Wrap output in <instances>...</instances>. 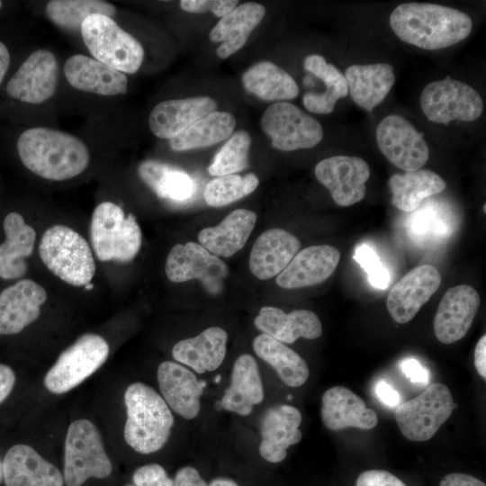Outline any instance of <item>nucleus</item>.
Returning a JSON list of instances; mask_svg holds the SVG:
<instances>
[{"label": "nucleus", "mask_w": 486, "mask_h": 486, "mask_svg": "<svg viewBox=\"0 0 486 486\" xmlns=\"http://www.w3.org/2000/svg\"><path fill=\"white\" fill-rule=\"evenodd\" d=\"M439 486H486L483 482L476 477L459 472H453L445 475L440 482Z\"/></svg>", "instance_id": "obj_50"}, {"label": "nucleus", "mask_w": 486, "mask_h": 486, "mask_svg": "<svg viewBox=\"0 0 486 486\" xmlns=\"http://www.w3.org/2000/svg\"><path fill=\"white\" fill-rule=\"evenodd\" d=\"M138 173L158 197L170 202L184 203L196 192V184L186 172L163 162L143 161Z\"/></svg>", "instance_id": "obj_34"}, {"label": "nucleus", "mask_w": 486, "mask_h": 486, "mask_svg": "<svg viewBox=\"0 0 486 486\" xmlns=\"http://www.w3.org/2000/svg\"><path fill=\"white\" fill-rule=\"evenodd\" d=\"M356 486H407L400 479L385 470H367L357 477Z\"/></svg>", "instance_id": "obj_46"}, {"label": "nucleus", "mask_w": 486, "mask_h": 486, "mask_svg": "<svg viewBox=\"0 0 486 486\" xmlns=\"http://www.w3.org/2000/svg\"><path fill=\"white\" fill-rule=\"evenodd\" d=\"M90 238L96 257L102 262H130L142 244L140 227L132 214L126 215L112 202L95 206L90 223Z\"/></svg>", "instance_id": "obj_5"}, {"label": "nucleus", "mask_w": 486, "mask_h": 486, "mask_svg": "<svg viewBox=\"0 0 486 486\" xmlns=\"http://www.w3.org/2000/svg\"><path fill=\"white\" fill-rule=\"evenodd\" d=\"M354 259L365 271L372 286L378 289H386L388 287L391 282L390 274L370 246L363 244L357 247L354 254Z\"/></svg>", "instance_id": "obj_43"}, {"label": "nucleus", "mask_w": 486, "mask_h": 486, "mask_svg": "<svg viewBox=\"0 0 486 486\" xmlns=\"http://www.w3.org/2000/svg\"><path fill=\"white\" fill-rule=\"evenodd\" d=\"M208 486H238L236 482L228 478H216Z\"/></svg>", "instance_id": "obj_55"}, {"label": "nucleus", "mask_w": 486, "mask_h": 486, "mask_svg": "<svg viewBox=\"0 0 486 486\" xmlns=\"http://www.w3.org/2000/svg\"><path fill=\"white\" fill-rule=\"evenodd\" d=\"M5 486H63L58 469L32 447L15 445L8 449L3 461Z\"/></svg>", "instance_id": "obj_23"}, {"label": "nucleus", "mask_w": 486, "mask_h": 486, "mask_svg": "<svg viewBox=\"0 0 486 486\" xmlns=\"http://www.w3.org/2000/svg\"><path fill=\"white\" fill-rule=\"evenodd\" d=\"M251 138L248 131L238 130L215 155L208 167L210 175L222 176L242 171L248 166V154Z\"/></svg>", "instance_id": "obj_42"}, {"label": "nucleus", "mask_w": 486, "mask_h": 486, "mask_svg": "<svg viewBox=\"0 0 486 486\" xmlns=\"http://www.w3.org/2000/svg\"><path fill=\"white\" fill-rule=\"evenodd\" d=\"M256 221V214L247 209H237L214 227L202 230L200 245L216 256L229 257L246 244Z\"/></svg>", "instance_id": "obj_30"}, {"label": "nucleus", "mask_w": 486, "mask_h": 486, "mask_svg": "<svg viewBox=\"0 0 486 486\" xmlns=\"http://www.w3.org/2000/svg\"><path fill=\"white\" fill-rule=\"evenodd\" d=\"M112 470L96 427L86 419L72 422L65 441V484L81 486L89 478H107Z\"/></svg>", "instance_id": "obj_7"}, {"label": "nucleus", "mask_w": 486, "mask_h": 486, "mask_svg": "<svg viewBox=\"0 0 486 486\" xmlns=\"http://www.w3.org/2000/svg\"><path fill=\"white\" fill-rule=\"evenodd\" d=\"M3 479H4L3 462L0 460V483H1Z\"/></svg>", "instance_id": "obj_56"}, {"label": "nucleus", "mask_w": 486, "mask_h": 486, "mask_svg": "<svg viewBox=\"0 0 486 486\" xmlns=\"http://www.w3.org/2000/svg\"><path fill=\"white\" fill-rule=\"evenodd\" d=\"M261 127L270 137L272 146L281 151L311 148L323 139L320 123L287 102L268 106L261 117Z\"/></svg>", "instance_id": "obj_11"}, {"label": "nucleus", "mask_w": 486, "mask_h": 486, "mask_svg": "<svg viewBox=\"0 0 486 486\" xmlns=\"http://www.w3.org/2000/svg\"><path fill=\"white\" fill-rule=\"evenodd\" d=\"M299 410L291 405H277L269 408L260 422L262 441L260 455L267 462L276 464L287 455V449L302 439L299 427L302 423Z\"/></svg>", "instance_id": "obj_20"}, {"label": "nucleus", "mask_w": 486, "mask_h": 486, "mask_svg": "<svg viewBox=\"0 0 486 486\" xmlns=\"http://www.w3.org/2000/svg\"><path fill=\"white\" fill-rule=\"evenodd\" d=\"M3 227L5 238L0 244V278H21L27 272L25 259L34 249L35 230L16 212H9L5 216Z\"/></svg>", "instance_id": "obj_28"}, {"label": "nucleus", "mask_w": 486, "mask_h": 486, "mask_svg": "<svg viewBox=\"0 0 486 486\" xmlns=\"http://www.w3.org/2000/svg\"><path fill=\"white\" fill-rule=\"evenodd\" d=\"M265 14V6L248 2L221 17L210 32L212 42L221 43L216 50L217 55L226 58L241 49Z\"/></svg>", "instance_id": "obj_29"}, {"label": "nucleus", "mask_w": 486, "mask_h": 486, "mask_svg": "<svg viewBox=\"0 0 486 486\" xmlns=\"http://www.w3.org/2000/svg\"><path fill=\"white\" fill-rule=\"evenodd\" d=\"M235 126L236 119L231 113L215 111L169 140V146L176 151L209 147L229 138Z\"/></svg>", "instance_id": "obj_39"}, {"label": "nucleus", "mask_w": 486, "mask_h": 486, "mask_svg": "<svg viewBox=\"0 0 486 486\" xmlns=\"http://www.w3.org/2000/svg\"><path fill=\"white\" fill-rule=\"evenodd\" d=\"M301 242L289 231L273 228L256 240L249 256V269L260 280L277 276L300 251Z\"/></svg>", "instance_id": "obj_24"}, {"label": "nucleus", "mask_w": 486, "mask_h": 486, "mask_svg": "<svg viewBox=\"0 0 486 486\" xmlns=\"http://www.w3.org/2000/svg\"><path fill=\"white\" fill-rule=\"evenodd\" d=\"M44 266L58 278L74 286L88 285L96 272L86 239L72 228L56 224L47 229L39 245Z\"/></svg>", "instance_id": "obj_4"}, {"label": "nucleus", "mask_w": 486, "mask_h": 486, "mask_svg": "<svg viewBox=\"0 0 486 486\" xmlns=\"http://www.w3.org/2000/svg\"><path fill=\"white\" fill-rule=\"evenodd\" d=\"M109 352L107 341L100 335L80 336L48 371L44 378L46 388L56 394L72 390L100 368Z\"/></svg>", "instance_id": "obj_9"}, {"label": "nucleus", "mask_w": 486, "mask_h": 486, "mask_svg": "<svg viewBox=\"0 0 486 486\" xmlns=\"http://www.w3.org/2000/svg\"><path fill=\"white\" fill-rule=\"evenodd\" d=\"M255 353L268 363L281 381L290 387H299L306 382L310 370L305 360L284 343L260 334L253 340Z\"/></svg>", "instance_id": "obj_38"}, {"label": "nucleus", "mask_w": 486, "mask_h": 486, "mask_svg": "<svg viewBox=\"0 0 486 486\" xmlns=\"http://www.w3.org/2000/svg\"><path fill=\"white\" fill-rule=\"evenodd\" d=\"M58 71L54 53L39 49L31 53L13 75L6 85V92L22 103L42 104L55 94Z\"/></svg>", "instance_id": "obj_14"}, {"label": "nucleus", "mask_w": 486, "mask_h": 486, "mask_svg": "<svg viewBox=\"0 0 486 486\" xmlns=\"http://www.w3.org/2000/svg\"><path fill=\"white\" fill-rule=\"evenodd\" d=\"M420 105L429 121L443 124L452 121L473 122L483 111L482 99L478 92L449 76L425 86L420 95Z\"/></svg>", "instance_id": "obj_10"}, {"label": "nucleus", "mask_w": 486, "mask_h": 486, "mask_svg": "<svg viewBox=\"0 0 486 486\" xmlns=\"http://www.w3.org/2000/svg\"><path fill=\"white\" fill-rule=\"evenodd\" d=\"M80 32L94 59L125 75L140 69L144 58L143 47L112 17L90 14L84 20Z\"/></svg>", "instance_id": "obj_6"}, {"label": "nucleus", "mask_w": 486, "mask_h": 486, "mask_svg": "<svg viewBox=\"0 0 486 486\" xmlns=\"http://www.w3.org/2000/svg\"><path fill=\"white\" fill-rule=\"evenodd\" d=\"M15 383V374L7 364H0V404L10 395Z\"/></svg>", "instance_id": "obj_52"}, {"label": "nucleus", "mask_w": 486, "mask_h": 486, "mask_svg": "<svg viewBox=\"0 0 486 486\" xmlns=\"http://www.w3.org/2000/svg\"><path fill=\"white\" fill-rule=\"evenodd\" d=\"M321 419L330 430L346 428L372 429L378 423L376 413L356 393L343 386L327 390L321 400Z\"/></svg>", "instance_id": "obj_26"}, {"label": "nucleus", "mask_w": 486, "mask_h": 486, "mask_svg": "<svg viewBox=\"0 0 486 486\" xmlns=\"http://www.w3.org/2000/svg\"><path fill=\"white\" fill-rule=\"evenodd\" d=\"M158 382L164 400L175 412L186 419L198 415L204 382H199L190 370L171 361L159 364Z\"/></svg>", "instance_id": "obj_25"}, {"label": "nucleus", "mask_w": 486, "mask_h": 486, "mask_svg": "<svg viewBox=\"0 0 486 486\" xmlns=\"http://www.w3.org/2000/svg\"><path fill=\"white\" fill-rule=\"evenodd\" d=\"M474 365L478 374L486 379V336L483 335L475 346Z\"/></svg>", "instance_id": "obj_53"}, {"label": "nucleus", "mask_w": 486, "mask_h": 486, "mask_svg": "<svg viewBox=\"0 0 486 486\" xmlns=\"http://www.w3.org/2000/svg\"><path fill=\"white\" fill-rule=\"evenodd\" d=\"M174 486H208L199 472L191 466L181 468L176 474Z\"/></svg>", "instance_id": "obj_49"}, {"label": "nucleus", "mask_w": 486, "mask_h": 486, "mask_svg": "<svg viewBox=\"0 0 486 486\" xmlns=\"http://www.w3.org/2000/svg\"><path fill=\"white\" fill-rule=\"evenodd\" d=\"M126 443L140 454L158 451L166 443L174 417L164 399L150 386L134 382L124 394Z\"/></svg>", "instance_id": "obj_3"}, {"label": "nucleus", "mask_w": 486, "mask_h": 486, "mask_svg": "<svg viewBox=\"0 0 486 486\" xmlns=\"http://www.w3.org/2000/svg\"><path fill=\"white\" fill-rule=\"evenodd\" d=\"M133 484L127 486H174L165 469L158 464L139 467L132 476Z\"/></svg>", "instance_id": "obj_44"}, {"label": "nucleus", "mask_w": 486, "mask_h": 486, "mask_svg": "<svg viewBox=\"0 0 486 486\" xmlns=\"http://www.w3.org/2000/svg\"><path fill=\"white\" fill-rule=\"evenodd\" d=\"M48 18L59 28L66 31H80L84 20L93 14L112 17L115 6L100 0H51L46 4Z\"/></svg>", "instance_id": "obj_40"}, {"label": "nucleus", "mask_w": 486, "mask_h": 486, "mask_svg": "<svg viewBox=\"0 0 486 486\" xmlns=\"http://www.w3.org/2000/svg\"><path fill=\"white\" fill-rule=\"evenodd\" d=\"M441 284L439 271L431 265H421L400 278L386 300L392 318L400 324L410 321L428 302Z\"/></svg>", "instance_id": "obj_16"}, {"label": "nucleus", "mask_w": 486, "mask_h": 486, "mask_svg": "<svg viewBox=\"0 0 486 486\" xmlns=\"http://www.w3.org/2000/svg\"><path fill=\"white\" fill-rule=\"evenodd\" d=\"M455 408L447 386L436 382L421 394L397 406L395 420L401 434L411 441L434 436Z\"/></svg>", "instance_id": "obj_8"}, {"label": "nucleus", "mask_w": 486, "mask_h": 486, "mask_svg": "<svg viewBox=\"0 0 486 486\" xmlns=\"http://www.w3.org/2000/svg\"><path fill=\"white\" fill-rule=\"evenodd\" d=\"M415 213L411 223H410V229L412 232L420 236L427 233L435 232L439 234L442 232L439 230V226L443 225V221H440L443 220L439 219V215L435 212H425L424 211L419 212L418 214L417 212ZM443 235L444 237L446 236L445 233Z\"/></svg>", "instance_id": "obj_47"}, {"label": "nucleus", "mask_w": 486, "mask_h": 486, "mask_svg": "<svg viewBox=\"0 0 486 486\" xmlns=\"http://www.w3.org/2000/svg\"><path fill=\"white\" fill-rule=\"evenodd\" d=\"M339 259V250L332 246L308 247L294 256L276 276L275 282L284 289H298L319 284L334 273Z\"/></svg>", "instance_id": "obj_19"}, {"label": "nucleus", "mask_w": 486, "mask_h": 486, "mask_svg": "<svg viewBox=\"0 0 486 486\" xmlns=\"http://www.w3.org/2000/svg\"><path fill=\"white\" fill-rule=\"evenodd\" d=\"M344 76L351 98L366 111L381 104L395 82L393 67L387 63L352 65Z\"/></svg>", "instance_id": "obj_32"}, {"label": "nucleus", "mask_w": 486, "mask_h": 486, "mask_svg": "<svg viewBox=\"0 0 486 486\" xmlns=\"http://www.w3.org/2000/svg\"><path fill=\"white\" fill-rule=\"evenodd\" d=\"M263 399V384L256 360L248 354L239 356L234 363L230 384L220 402V407L248 416L253 406L261 403Z\"/></svg>", "instance_id": "obj_31"}, {"label": "nucleus", "mask_w": 486, "mask_h": 486, "mask_svg": "<svg viewBox=\"0 0 486 486\" xmlns=\"http://www.w3.org/2000/svg\"><path fill=\"white\" fill-rule=\"evenodd\" d=\"M388 184L392 205L406 212L415 211L426 198L443 192L446 187L440 176L428 169L394 174Z\"/></svg>", "instance_id": "obj_35"}, {"label": "nucleus", "mask_w": 486, "mask_h": 486, "mask_svg": "<svg viewBox=\"0 0 486 486\" xmlns=\"http://www.w3.org/2000/svg\"><path fill=\"white\" fill-rule=\"evenodd\" d=\"M46 290L31 279H21L0 292V335L20 333L34 322L47 301Z\"/></svg>", "instance_id": "obj_18"}, {"label": "nucleus", "mask_w": 486, "mask_h": 486, "mask_svg": "<svg viewBox=\"0 0 486 486\" xmlns=\"http://www.w3.org/2000/svg\"><path fill=\"white\" fill-rule=\"evenodd\" d=\"M68 84L80 91L103 96L124 94L128 91L126 75L83 54L69 57L63 66Z\"/></svg>", "instance_id": "obj_21"}, {"label": "nucleus", "mask_w": 486, "mask_h": 486, "mask_svg": "<svg viewBox=\"0 0 486 486\" xmlns=\"http://www.w3.org/2000/svg\"><path fill=\"white\" fill-rule=\"evenodd\" d=\"M304 68L323 81V93L308 92L302 97L304 107L319 114L330 113L338 99L347 95L348 88L344 75L332 64L328 63L319 54L307 56L303 60Z\"/></svg>", "instance_id": "obj_37"}, {"label": "nucleus", "mask_w": 486, "mask_h": 486, "mask_svg": "<svg viewBox=\"0 0 486 486\" xmlns=\"http://www.w3.org/2000/svg\"><path fill=\"white\" fill-rule=\"evenodd\" d=\"M23 166L50 181H66L81 175L90 162L86 145L77 137L55 129L32 127L17 140Z\"/></svg>", "instance_id": "obj_1"}, {"label": "nucleus", "mask_w": 486, "mask_h": 486, "mask_svg": "<svg viewBox=\"0 0 486 486\" xmlns=\"http://www.w3.org/2000/svg\"><path fill=\"white\" fill-rule=\"evenodd\" d=\"M165 272L173 283H183L193 279L202 282L212 294H218L228 275L227 265L195 242L176 244L169 251Z\"/></svg>", "instance_id": "obj_13"}, {"label": "nucleus", "mask_w": 486, "mask_h": 486, "mask_svg": "<svg viewBox=\"0 0 486 486\" xmlns=\"http://www.w3.org/2000/svg\"><path fill=\"white\" fill-rule=\"evenodd\" d=\"M258 184V177L253 173L218 176L206 184L203 198L212 207H222L248 196Z\"/></svg>", "instance_id": "obj_41"}, {"label": "nucleus", "mask_w": 486, "mask_h": 486, "mask_svg": "<svg viewBox=\"0 0 486 486\" xmlns=\"http://www.w3.org/2000/svg\"><path fill=\"white\" fill-rule=\"evenodd\" d=\"M480 303V295L471 285L450 287L443 295L434 318L436 338L443 344L462 339L470 329Z\"/></svg>", "instance_id": "obj_17"}, {"label": "nucleus", "mask_w": 486, "mask_h": 486, "mask_svg": "<svg viewBox=\"0 0 486 486\" xmlns=\"http://www.w3.org/2000/svg\"><path fill=\"white\" fill-rule=\"evenodd\" d=\"M374 391L377 397L383 404L389 407H397L400 405V394L385 381H378L375 383Z\"/></svg>", "instance_id": "obj_51"}, {"label": "nucleus", "mask_w": 486, "mask_h": 486, "mask_svg": "<svg viewBox=\"0 0 486 486\" xmlns=\"http://www.w3.org/2000/svg\"><path fill=\"white\" fill-rule=\"evenodd\" d=\"M389 21L402 41L428 50L454 45L466 39L472 29L467 14L428 3L400 4L392 12Z\"/></svg>", "instance_id": "obj_2"}, {"label": "nucleus", "mask_w": 486, "mask_h": 486, "mask_svg": "<svg viewBox=\"0 0 486 486\" xmlns=\"http://www.w3.org/2000/svg\"><path fill=\"white\" fill-rule=\"evenodd\" d=\"M375 135L382 155L405 172L418 170L428 160L429 148L423 133L400 115L391 114L383 118Z\"/></svg>", "instance_id": "obj_12"}, {"label": "nucleus", "mask_w": 486, "mask_h": 486, "mask_svg": "<svg viewBox=\"0 0 486 486\" xmlns=\"http://www.w3.org/2000/svg\"><path fill=\"white\" fill-rule=\"evenodd\" d=\"M245 88L264 101H284L295 98L299 87L285 70L264 60L255 63L242 75Z\"/></svg>", "instance_id": "obj_36"}, {"label": "nucleus", "mask_w": 486, "mask_h": 486, "mask_svg": "<svg viewBox=\"0 0 486 486\" xmlns=\"http://www.w3.org/2000/svg\"><path fill=\"white\" fill-rule=\"evenodd\" d=\"M227 332L219 327H211L194 338L177 342L173 349V357L197 374L215 371L226 356Z\"/></svg>", "instance_id": "obj_33"}, {"label": "nucleus", "mask_w": 486, "mask_h": 486, "mask_svg": "<svg viewBox=\"0 0 486 486\" xmlns=\"http://www.w3.org/2000/svg\"><path fill=\"white\" fill-rule=\"evenodd\" d=\"M404 375L413 383L427 385L430 380L429 371L415 358H405L400 362Z\"/></svg>", "instance_id": "obj_48"}, {"label": "nucleus", "mask_w": 486, "mask_h": 486, "mask_svg": "<svg viewBox=\"0 0 486 486\" xmlns=\"http://www.w3.org/2000/svg\"><path fill=\"white\" fill-rule=\"evenodd\" d=\"M2 6H3V3L2 1H0V9L2 8Z\"/></svg>", "instance_id": "obj_57"}, {"label": "nucleus", "mask_w": 486, "mask_h": 486, "mask_svg": "<svg viewBox=\"0 0 486 486\" xmlns=\"http://www.w3.org/2000/svg\"><path fill=\"white\" fill-rule=\"evenodd\" d=\"M314 172L339 206H351L365 196L370 168L359 157L341 155L325 158L316 165Z\"/></svg>", "instance_id": "obj_15"}, {"label": "nucleus", "mask_w": 486, "mask_h": 486, "mask_svg": "<svg viewBox=\"0 0 486 486\" xmlns=\"http://www.w3.org/2000/svg\"><path fill=\"white\" fill-rule=\"evenodd\" d=\"M256 327L282 343H293L299 338L315 339L322 334V325L317 316L309 310H295L285 313L276 307L261 308L255 318Z\"/></svg>", "instance_id": "obj_27"}, {"label": "nucleus", "mask_w": 486, "mask_h": 486, "mask_svg": "<svg viewBox=\"0 0 486 486\" xmlns=\"http://www.w3.org/2000/svg\"><path fill=\"white\" fill-rule=\"evenodd\" d=\"M235 0H182L180 7L188 13L212 12L218 17H223L237 6Z\"/></svg>", "instance_id": "obj_45"}, {"label": "nucleus", "mask_w": 486, "mask_h": 486, "mask_svg": "<svg viewBox=\"0 0 486 486\" xmlns=\"http://www.w3.org/2000/svg\"><path fill=\"white\" fill-rule=\"evenodd\" d=\"M10 59V53L7 47L0 41V85L8 70Z\"/></svg>", "instance_id": "obj_54"}, {"label": "nucleus", "mask_w": 486, "mask_h": 486, "mask_svg": "<svg viewBox=\"0 0 486 486\" xmlns=\"http://www.w3.org/2000/svg\"><path fill=\"white\" fill-rule=\"evenodd\" d=\"M216 109L217 103L209 96L163 101L149 114V129L156 137L169 140Z\"/></svg>", "instance_id": "obj_22"}]
</instances>
